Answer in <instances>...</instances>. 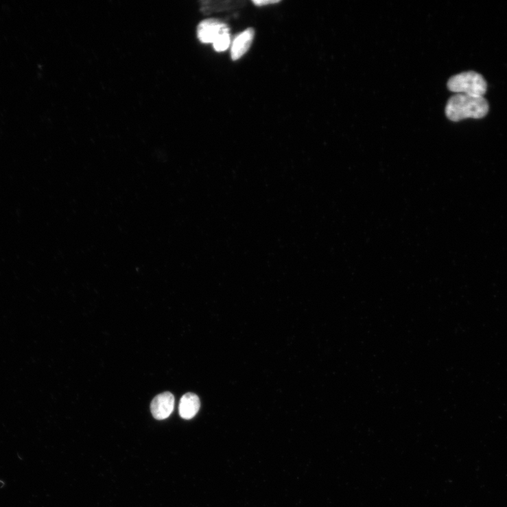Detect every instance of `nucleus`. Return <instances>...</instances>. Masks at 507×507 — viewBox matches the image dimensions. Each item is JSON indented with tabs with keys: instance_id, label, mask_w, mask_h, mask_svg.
<instances>
[{
	"instance_id": "6e6552de",
	"label": "nucleus",
	"mask_w": 507,
	"mask_h": 507,
	"mask_svg": "<svg viewBox=\"0 0 507 507\" xmlns=\"http://www.w3.org/2000/svg\"><path fill=\"white\" fill-rule=\"evenodd\" d=\"M281 3L279 0H257L252 1V3L257 7L268 6L270 5H275Z\"/></svg>"
},
{
	"instance_id": "f03ea898",
	"label": "nucleus",
	"mask_w": 507,
	"mask_h": 507,
	"mask_svg": "<svg viewBox=\"0 0 507 507\" xmlns=\"http://www.w3.org/2000/svg\"><path fill=\"white\" fill-rule=\"evenodd\" d=\"M447 89L453 93L471 97H484L487 91V83L483 75L467 71L449 79Z\"/></svg>"
},
{
	"instance_id": "0eeeda50",
	"label": "nucleus",
	"mask_w": 507,
	"mask_h": 507,
	"mask_svg": "<svg viewBox=\"0 0 507 507\" xmlns=\"http://www.w3.org/2000/svg\"><path fill=\"white\" fill-rule=\"evenodd\" d=\"M246 3L244 1H204L201 3V11L205 14L241 8Z\"/></svg>"
},
{
	"instance_id": "f257e3e1",
	"label": "nucleus",
	"mask_w": 507,
	"mask_h": 507,
	"mask_svg": "<svg viewBox=\"0 0 507 507\" xmlns=\"http://www.w3.org/2000/svg\"><path fill=\"white\" fill-rule=\"evenodd\" d=\"M489 104L484 97L456 94L448 100L445 115L451 121L458 122L466 119H482L487 115Z\"/></svg>"
},
{
	"instance_id": "7ed1b4c3",
	"label": "nucleus",
	"mask_w": 507,
	"mask_h": 507,
	"mask_svg": "<svg viewBox=\"0 0 507 507\" xmlns=\"http://www.w3.org/2000/svg\"><path fill=\"white\" fill-rule=\"evenodd\" d=\"M230 33L228 25L217 19L203 20L198 26V38L204 44L215 43L224 35Z\"/></svg>"
},
{
	"instance_id": "423d86ee",
	"label": "nucleus",
	"mask_w": 507,
	"mask_h": 507,
	"mask_svg": "<svg viewBox=\"0 0 507 507\" xmlns=\"http://www.w3.org/2000/svg\"><path fill=\"white\" fill-rule=\"evenodd\" d=\"M200 401L199 397L194 393L185 394L180 399L179 404V414L186 420L193 418L199 412Z\"/></svg>"
},
{
	"instance_id": "39448f33",
	"label": "nucleus",
	"mask_w": 507,
	"mask_h": 507,
	"mask_svg": "<svg viewBox=\"0 0 507 507\" xmlns=\"http://www.w3.org/2000/svg\"><path fill=\"white\" fill-rule=\"evenodd\" d=\"M255 36V30L248 28L235 36L231 45V56L233 61H237L246 54L252 45Z\"/></svg>"
},
{
	"instance_id": "20e7f679",
	"label": "nucleus",
	"mask_w": 507,
	"mask_h": 507,
	"mask_svg": "<svg viewBox=\"0 0 507 507\" xmlns=\"http://www.w3.org/2000/svg\"><path fill=\"white\" fill-rule=\"evenodd\" d=\"M175 405V399L169 392L156 395L152 400L150 410L152 416L157 420H164L172 414Z\"/></svg>"
}]
</instances>
